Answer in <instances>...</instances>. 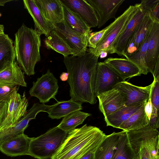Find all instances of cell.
Returning <instances> with one entry per match:
<instances>
[{
	"label": "cell",
	"instance_id": "obj_32",
	"mask_svg": "<svg viewBox=\"0 0 159 159\" xmlns=\"http://www.w3.org/2000/svg\"><path fill=\"white\" fill-rule=\"evenodd\" d=\"M111 159H135L126 131L123 130L117 147Z\"/></svg>",
	"mask_w": 159,
	"mask_h": 159
},
{
	"label": "cell",
	"instance_id": "obj_27",
	"mask_svg": "<svg viewBox=\"0 0 159 159\" xmlns=\"http://www.w3.org/2000/svg\"><path fill=\"white\" fill-rule=\"evenodd\" d=\"M143 104L126 106L104 117L107 126L119 128L123 123L128 120Z\"/></svg>",
	"mask_w": 159,
	"mask_h": 159
},
{
	"label": "cell",
	"instance_id": "obj_25",
	"mask_svg": "<svg viewBox=\"0 0 159 159\" xmlns=\"http://www.w3.org/2000/svg\"><path fill=\"white\" fill-rule=\"evenodd\" d=\"M82 104L72 100L61 101L53 105L49 110L48 116L52 119H59L71 113L82 110Z\"/></svg>",
	"mask_w": 159,
	"mask_h": 159
},
{
	"label": "cell",
	"instance_id": "obj_1",
	"mask_svg": "<svg viewBox=\"0 0 159 159\" xmlns=\"http://www.w3.org/2000/svg\"><path fill=\"white\" fill-rule=\"evenodd\" d=\"M99 57L89 52L81 56L64 57L63 62L69 74L71 99L81 104L96 103L94 85Z\"/></svg>",
	"mask_w": 159,
	"mask_h": 159
},
{
	"label": "cell",
	"instance_id": "obj_29",
	"mask_svg": "<svg viewBox=\"0 0 159 159\" xmlns=\"http://www.w3.org/2000/svg\"><path fill=\"white\" fill-rule=\"evenodd\" d=\"M147 102L143 104L139 109L123 123L119 129L127 131L137 129L148 125L149 120L144 110Z\"/></svg>",
	"mask_w": 159,
	"mask_h": 159
},
{
	"label": "cell",
	"instance_id": "obj_31",
	"mask_svg": "<svg viewBox=\"0 0 159 159\" xmlns=\"http://www.w3.org/2000/svg\"><path fill=\"white\" fill-rule=\"evenodd\" d=\"M91 115L89 113L80 111H75L64 117L57 126L62 130L68 133L82 124L85 120Z\"/></svg>",
	"mask_w": 159,
	"mask_h": 159
},
{
	"label": "cell",
	"instance_id": "obj_22",
	"mask_svg": "<svg viewBox=\"0 0 159 159\" xmlns=\"http://www.w3.org/2000/svg\"><path fill=\"white\" fill-rule=\"evenodd\" d=\"M23 2L25 8L33 20L35 29L40 35L47 36L53 29V26L44 17L34 0H24Z\"/></svg>",
	"mask_w": 159,
	"mask_h": 159
},
{
	"label": "cell",
	"instance_id": "obj_41",
	"mask_svg": "<svg viewBox=\"0 0 159 159\" xmlns=\"http://www.w3.org/2000/svg\"><path fill=\"white\" fill-rule=\"evenodd\" d=\"M95 151L89 152L84 155L79 159H95Z\"/></svg>",
	"mask_w": 159,
	"mask_h": 159
},
{
	"label": "cell",
	"instance_id": "obj_4",
	"mask_svg": "<svg viewBox=\"0 0 159 159\" xmlns=\"http://www.w3.org/2000/svg\"><path fill=\"white\" fill-rule=\"evenodd\" d=\"M135 159H159V133L148 125L126 131Z\"/></svg>",
	"mask_w": 159,
	"mask_h": 159
},
{
	"label": "cell",
	"instance_id": "obj_44",
	"mask_svg": "<svg viewBox=\"0 0 159 159\" xmlns=\"http://www.w3.org/2000/svg\"><path fill=\"white\" fill-rule=\"evenodd\" d=\"M4 26L3 25L0 24V35L4 34Z\"/></svg>",
	"mask_w": 159,
	"mask_h": 159
},
{
	"label": "cell",
	"instance_id": "obj_19",
	"mask_svg": "<svg viewBox=\"0 0 159 159\" xmlns=\"http://www.w3.org/2000/svg\"><path fill=\"white\" fill-rule=\"evenodd\" d=\"M153 22L150 14L147 12L129 39L125 56L132 54L140 48L149 33Z\"/></svg>",
	"mask_w": 159,
	"mask_h": 159
},
{
	"label": "cell",
	"instance_id": "obj_30",
	"mask_svg": "<svg viewBox=\"0 0 159 159\" xmlns=\"http://www.w3.org/2000/svg\"><path fill=\"white\" fill-rule=\"evenodd\" d=\"M62 5L64 20L72 30L82 34H89L91 32L90 28L78 15L63 4Z\"/></svg>",
	"mask_w": 159,
	"mask_h": 159
},
{
	"label": "cell",
	"instance_id": "obj_5",
	"mask_svg": "<svg viewBox=\"0 0 159 159\" xmlns=\"http://www.w3.org/2000/svg\"><path fill=\"white\" fill-rule=\"evenodd\" d=\"M68 134L56 126L38 137L33 138L29 144V155L38 159H51Z\"/></svg>",
	"mask_w": 159,
	"mask_h": 159
},
{
	"label": "cell",
	"instance_id": "obj_39",
	"mask_svg": "<svg viewBox=\"0 0 159 159\" xmlns=\"http://www.w3.org/2000/svg\"><path fill=\"white\" fill-rule=\"evenodd\" d=\"M8 107V102H0V125L6 117Z\"/></svg>",
	"mask_w": 159,
	"mask_h": 159
},
{
	"label": "cell",
	"instance_id": "obj_40",
	"mask_svg": "<svg viewBox=\"0 0 159 159\" xmlns=\"http://www.w3.org/2000/svg\"><path fill=\"white\" fill-rule=\"evenodd\" d=\"M144 110L149 120L152 114V105L150 97L145 106Z\"/></svg>",
	"mask_w": 159,
	"mask_h": 159
},
{
	"label": "cell",
	"instance_id": "obj_16",
	"mask_svg": "<svg viewBox=\"0 0 159 159\" xmlns=\"http://www.w3.org/2000/svg\"><path fill=\"white\" fill-rule=\"evenodd\" d=\"M62 4L75 13L90 28L98 25V19L93 7L84 0H60Z\"/></svg>",
	"mask_w": 159,
	"mask_h": 159
},
{
	"label": "cell",
	"instance_id": "obj_17",
	"mask_svg": "<svg viewBox=\"0 0 159 159\" xmlns=\"http://www.w3.org/2000/svg\"><path fill=\"white\" fill-rule=\"evenodd\" d=\"M95 10L98 19V28L109 20L116 18V14L125 0H87Z\"/></svg>",
	"mask_w": 159,
	"mask_h": 159
},
{
	"label": "cell",
	"instance_id": "obj_14",
	"mask_svg": "<svg viewBox=\"0 0 159 159\" xmlns=\"http://www.w3.org/2000/svg\"><path fill=\"white\" fill-rule=\"evenodd\" d=\"M49 109V106L44 103H34L26 114L16 124L0 131V144L8 139L24 133L31 120L35 119L37 115L39 112H47Z\"/></svg>",
	"mask_w": 159,
	"mask_h": 159
},
{
	"label": "cell",
	"instance_id": "obj_10",
	"mask_svg": "<svg viewBox=\"0 0 159 159\" xmlns=\"http://www.w3.org/2000/svg\"><path fill=\"white\" fill-rule=\"evenodd\" d=\"M159 22L153 21L151 28L146 54L148 72L159 80Z\"/></svg>",
	"mask_w": 159,
	"mask_h": 159
},
{
	"label": "cell",
	"instance_id": "obj_37",
	"mask_svg": "<svg viewBox=\"0 0 159 159\" xmlns=\"http://www.w3.org/2000/svg\"><path fill=\"white\" fill-rule=\"evenodd\" d=\"M17 86L0 85V102H8L10 97Z\"/></svg>",
	"mask_w": 159,
	"mask_h": 159
},
{
	"label": "cell",
	"instance_id": "obj_11",
	"mask_svg": "<svg viewBox=\"0 0 159 159\" xmlns=\"http://www.w3.org/2000/svg\"><path fill=\"white\" fill-rule=\"evenodd\" d=\"M124 81L113 70L103 62H98L95 75L94 91L97 96L114 88Z\"/></svg>",
	"mask_w": 159,
	"mask_h": 159
},
{
	"label": "cell",
	"instance_id": "obj_15",
	"mask_svg": "<svg viewBox=\"0 0 159 159\" xmlns=\"http://www.w3.org/2000/svg\"><path fill=\"white\" fill-rule=\"evenodd\" d=\"M97 97L99 109L104 117L126 106L123 96L116 88L101 93Z\"/></svg>",
	"mask_w": 159,
	"mask_h": 159
},
{
	"label": "cell",
	"instance_id": "obj_45",
	"mask_svg": "<svg viewBox=\"0 0 159 159\" xmlns=\"http://www.w3.org/2000/svg\"><path fill=\"white\" fill-rule=\"evenodd\" d=\"M2 16V14H1L0 13V17H1V16Z\"/></svg>",
	"mask_w": 159,
	"mask_h": 159
},
{
	"label": "cell",
	"instance_id": "obj_21",
	"mask_svg": "<svg viewBox=\"0 0 159 159\" xmlns=\"http://www.w3.org/2000/svg\"><path fill=\"white\" fill-rule=\"evenodd\" d=\"M104 62L124 81L127 78L139 76L142 74L138 66L127 58L110 57Z\"/></svg>",
	"mask_w": 159,
	"mask_h": 159
},
{
	"label": "cell",
	"instance_id": "obj_8",
	"mask_svg": "<svg viewBox=\"0 0 159 159\" xmlns=\"http://www.w3.org/2000/svg\"><path fill=\"white\" fill-rule=\"evenodd\" d=\"M74 52L73 56H81L86 52L89 34H82L72 30L63 20L56 24L53 29Z\"/></svg>",
	"mask_w": 159,
	"mask_h": 159
},
{
	"label": "cell",
	"instance_id": "obj_43",
	"mask_svg": "<svg viewBox=\"0 0 159 159\" xmlns=\"http://www.w3.org/2000/svg\"><path fill=\"white\" fill-rule=\"evenodd\" d=\"M12 1L10 0H0V6H4L6 3Z\"/></svg>",
	"mask_w": 159,
	"mask_h": 159
},
{
	"label": "cell",
	"instance_id": "obj_12",
	"mask_svg": "<svg viewBox=\"0 0 159 159\" xmlns=\"http://www.w3.org/2000/svg\"><path fill=\"white\" fill-rule=\"evenodd\" d=\"M154 82L144 87L134 85L125 81L121 82L114 88L117 89L123 96L126 106L147 102L150 97Z\"/></svg>",
	"mask_w": 159,
	"mask_h": 159
},
{
	"label": "cell",
	"instance_id": "obj_24",
	"mask_svg": "<svg viewBox=\"0 0 159 159\" xmlns=\"http://www.w3.org/2000/svg\"><path fill=\"white\" fill-rule=\"evenodd\" d=\"M122 131L107 135L95 153V159H111L116 150Z\"/></svg>",
	"mask_w": 159,
	"mask_h": 159
},
{
	"label": "cell",
	"instance_id": "obj_36",
	"mask_svg": "<svg viewBox=\"0 0 159 159\" xmlns=\"http://www.w3.org/2000/svg\"><path fill=\"white\" fill-rule=\"evenodd\" d=\"M150 98L152 105L159 111V80L154 79Z\"/></svg>",
	"mask_w": 159,
	"mask_h": 159
},
{
	"label": "cell",
	"instance_id": "obj_7",
	"mask_svg": "<svg viewBox=\"0 0 159 159\" xmlns=\"http://www.w3.org/2000/svg\"><path fill=\"white\" fill-rule=\"evenodd\" d=\"M33 84L29 91L31 96L37 98L40 103L44 104L49 102L51 98L57 100L55 96L59 88L58 80L49 69Z\"/></svg>",
	"mask_w": 159,
	"mask_h": 159
},
{
	"label": "cell",
	"instance_id": "obj_6",
	"mask_svg": "<svg viewBox=\"0 0 159 159\" xmlns=\"http://www.w3.org/2000/svg\"><path fill=\"white\" fill-rule=\"evenodd\" d=\"M139 3L130 5L120 16L108 25L102 40L93 48H89L86 52H91L99 56L102 53L111 54L113 45L125 29L127 24L136 11Z\"/></svg>",
	"mask_w": 159,
	"mask_h": 159
},
{
	"label": "cell",
	"instance_id": "obj_9",
	"mask_svg": "<svg viewBox=\"0 0 159 159\" xmlns=\"http://www.w3.org/2000/svg\"><path fill=\"white\" fill-rule=\"evenodd\" d=\"M17 87L13 91L8 102L6 117L0 125V131L11 126L17 122L26 113L28 99L25 92L21 96L17 92Z\"/></svg>",
	"mask_w": 159,
	"mask_h": 159
},
{
	"label": "cell",
	"instance_id": "obj_23",
	"mask_svg": "<svg viewBox=\"0 0 159 159\" xmlns=\"http://www.w3.org/2000/svg\"><path fill=\"white\" fill-rule=\"evenodd\" d=\"M0 85L27 87L24 73L16 61L0 70Z\"/></svg>",
	"mask_w": 159,
	"mask_h": 159
},
{
	"label": "cell",
	"instance_id": "obj_3",
	"mask_svg": "<svg viewBox=\"0 0 159 159\" xmlns=\"http://www.w3.org/2000/svg\"><path fill=\"white\" fill-rule=\"evenodd\" d=\"M40 35L35 29L28 27L24 24L15 34L14 46L16 61L28 76L34 74L35 65L41 60Z\"/></svg>",
	"mask_w": 159,
	"mask_h": 159
},
{
	"label": "cell",
	"instance_id": "obj_38",
	"mask_svg": "<svg viewBox=\"0 0 159 159\" xmlns=\"http://www.w3.org/2000/svg\"><path fill=\"white\" fill-rule=\"evenodd\" d=\"M148 125L155 129H158L159 127V111L153 105L152 112Z\"/></svg>",
	"mask_w": 159,
	"mask_h": 159
},
{
	"label": "cell",
	"instance_id": "obj_2",
	"mask_svg": "<svg viewBox=\"0 0 159 159\" xmlns=\"http://www.w3.org/2000/svg\"><path fill=\"white\" fill-rule=\"evenodd\" d=\"M106 136L99 128L86 124L68 133L51 159H79L85 154L95 151Z\"/></svg>",
	"mask_w": 159,
	"mask_h": 159
},
{
	"label": "cell",
	"instance_id": "obj_13",
	"mask_svg": "<svg viewBox=\"0 0 159 159\" xmlns=\"http://www.w3.org/2000/svg\"><path fill=\"white\" fill-rule=\"evenodd\" d=\"M140 4L127 24L125 29L114 43L111 54L116 53L120 56L125 57L129 42L137 27L147 12Z\"/></svg>",
	"mask_w": 159,
	"mask_h": 159
},
{
	"label": "cell",
	"instance_id": "obj_20",
	"mask_svg": "<svg viewBox=\"0 0 159 159\" xmlns=\"http://www.w3.org/2000/svg\"><path fill=\"white\" fill-rule=\"evenodd\" d=\"M41 12L54 27L64 20L62 4L60 0H34Z\"/></svg>",
	"mask_w": 159,
	"mask_h": 159
},
{
	"label": "cell",
	"instance_id": "obj_34",
	"mask_svg": "<svg viewBox=\"0 0 159 159\" xmlns=\"http://www.w3.org/2000/svg\"><path fill=\"white\" fill-rule=\"evenodd\" d=\"M140 4L149 13L153 21L159 22V0H142Z\"/></svg>",
	"mask_w": 159,
	"mask_h": 159
},
{
	"label": "cell",
	"instance_id": "obj_42",
	"mask_svg": "<svg viewBox=\"0 0 159 159\" xmlns=\"http://www.w3.org/2000/svg\"><path fill=\"white\" fill-rule=\"evenodd\" d=\"M68 76L69 74L67 72H63L61 75L60 78L62 81H65L68 80Z\"/></svg>",
	"mask_w": 159,
	"mask_h": 159
},
{
	"label": "cell",
	"instance_id": "obj_18",
	"mask_svg": "<svg viewBox=\"0 0 159 159\" xmlns=\"http://www.w3.org/2000/svg\"><path fill=\"white\" fill-rule=\"evenodd\" d=\"M33 138L24 133L8 139L0 144V151L11 157L29 155V144Z\"/></svg>",
	"mask_w": 159,
	"mask_h": 159
},
{
	"label": "cell",
	"instance_id": "obj_33",
	"mask_svg": "<svg viewBox=\"0 0 159 159\" xmlns=\"http://www.w3.org/2000/svg\"><path fill=\"white\" fill-rule=\"evenodd\" d=\"M149 34L150 32L139 50L125 57L126 58L137 65L141 70L142 74L144 75H147L148 73L146 63V54Z\"/></svg>",
	"mask_w": 159,
	"mask_h": 159
},
{
	"label": "cell",
	"instance_id": "obj_28",
	"mask_svg": "<svg viewBox=\"0 0 159 159\" xmlns=\"http://www.w3.org/2000/svg\"><path fill=\"white\" fill-rule=\"evenodd\" d=\"M46 37L44 43L48 49L54 50L63 55L64 57L70 55L73 56V51L54 30H52Z\"/></svg>",
	"mask_w": 159,
	"mask_h": 159
},
{
	"label": "cell",
	"instance_id": "obj_35",
	"mask_svg": "<svg viewBox=\"0 0 159 159\" xmlns=\"http://www.w3.org/2000/svg\"><path fill=\"white\" fill-rule=\"evenodd\" d=\"M107 28V26L99 31L90 33L88 39V47L95 48L103 38Z\"/></svg>",
	"mask_w": 159,
	"mask_h": 159
},
{
	"label": "cell",
	"instance_id": "obj_26",
	"mask_svg": "<svg viewBox=\"0 0 159 159\" xmlns=\"http://www.w3.org/2000/svg\"><path fill=\"white\" fill-rule=\"evenodd\" d=\"M13 42L7 34L0 35V70L16 61Z\"/></svg>",
	"mask_w": 159,
	"mask_h": 159
}]
</instances>
